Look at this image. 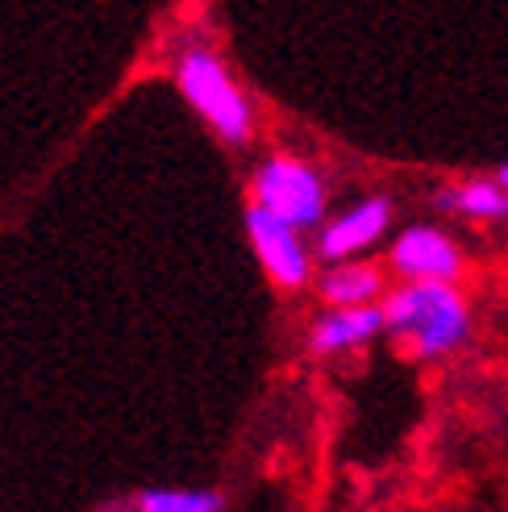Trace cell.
Wrapping results in <instances>:
<instances>
[{"mask_svg": "<svg viewBox=\"0 0 508 512\" xmlns=\"http://www.w3.org/2000/svg\"><path fill=\"white\" fill-rule=\"evenodd\" d=\"M246 234H250L254 254H259V263L267 267V275L279 288H300L309 279V250L300 242V225L275 217L263 204H250Z\"/></svg>", "mask_w": 508, "mask_h": 512, "instance_id": "4", "label": "cell"}, {"mask_svg": "<svg viewBox=\"0 0 508 512\" xmlns=\"http://www.w3.org/2000/svg\"><path fill=\"white\" fill-rule=\"evenodd\" d=\"M321 300L325 304H375L384 292V275L363 263H342L321 275Z\"/></svg>", "mask_w": 508, "mask_h": 512, "instance_id": "8", "label": "cell"}, {"mask_svg": "<svg viewBox=\"0 0 508 512\" xmlns=\"http://www.w3.org/2000/svg\"><path fill=\"white\" fill-rule=\"evenodd\" d=\"M175 84H180L184 100L213 125V134L230 146H246L254 134V109L246 92L238 88V80L225 63L213 55L209 46H188L180 59H175Z\"/></svg>", "mask_w": 508, "mask_h": 512, "instance_id": "2", "label": "cell"}, {"mask_svg": "<svg viewBox=\"0 0 508 512\" xmlns=\"http://www.w3.org/2000/svg\"><path fill=\"white\" fill-rule=\"evenodd\" d=\"M392 221V209H388V200H363V204H354L350 213H342L334 225H325V234H321V259L329 263H342L350 259V254H359L367 250L371 242L384 238V229Z\"/></svg>", "mask_w": 508, "mask_h": 512, "instance_id": "6", "label": "cell"}, {"mask_svg": "<svg viewBox=\"0 0 508 512\" xmlns=\"http://www.w3.org/2000/svg\"><path fill=\"white\" fill-rule=\"evenodd\" d=\"M250 192H254V204H263V209H271L275 217H284L300 229H309L325 217V184L300 159H288V155L267 159L254 171Z\"/></svg>", "mask_w": 508, "mask_h": 512, "instance_id": "3", "label": "cell"}, {"mask_svg": "<svg viewBox=\"0 0 508 512\" xmlns=\"http://www.w3.org/2000/svg\"><path fill=\"white\" fill-rule=\"evenodd\" d=\"M384 317L417 358L454 350L471 329V313L450 279H409V288L388 296Z\"/></svg>", "mask_w": 508, "mask_h": 512, "instance_id": "1", "label": "cell"}, {"mask_svg": "<svg viewBox=\"0 0 508 512\" xmlns=\"http://www.w3.org/2000/svg\"><path fill=\"white\" fill-rule=\"evenodd\" d=\"M392 267L409 279H454L463 271V254L442 229L417 225L409 234H400L392 246Z\"/></svg>", "mask_w": 508, "mask_h": 512, "instance_id": "5", "label": "cell"}, {"mask_svg": "<svg viewBox=\"0 0 508 512\" xmlns=\"http://www.w3.org/2000/svg\"><path fill=\"white\" fill-rule=\"evenodd\" d=\"M500 184H504V188H508V163H504V167H500Z\"/></svg>", "mask_w": 508, "mask_h": 512, "instance_id": "11", "label": "cell"}, {"mask_svg": "<svg viewBox=\"0 0 508 512\" xmlns=\"http://www.w3.org/2000/svg\"><path fill=\"white\" fill-rule=\"evenodd\" d=\"M105 508H138V512H221V508H225V496H221V492L155 488V492H138L134 500L105 504Z\"/></svg>", "mask_w": 508, "mask_h": 512, "instance_id": "9", "label": "cell"}, {"mask_svg": "<svg viewBox=\"0 0 508 512\" xmlns=\"http://www.w3.org/2000/svg\"><path fill=\"white\" fill-rule=\"evenodd\" d=\"M384 325H388V317H384V309H375V304H338L334 313H325L313 325L309 346H313V354L354 350V346L371 342Z\"/></svg>", "mask_w": 508, "mask_h": 512, "instance_id": "7", "label": "cell"}, {"mask_svg": "<svg viewBox=\"0 0 508 512\" xmlns=\"http://www.w3.org/2000/svg\"><path fill=\"white\" fill-rule=\"evenodd\" d=\"M504 184H488V179H471V184H463V188H454V192H442L438 196V204L442 209H459V213H467V217H496V213H504L508 209V200H504V192H500Z\"/></svg>", "mask_w": 508, "mask_h": 512, "instance_id": "10", "label": "cell"}]
</instances>
